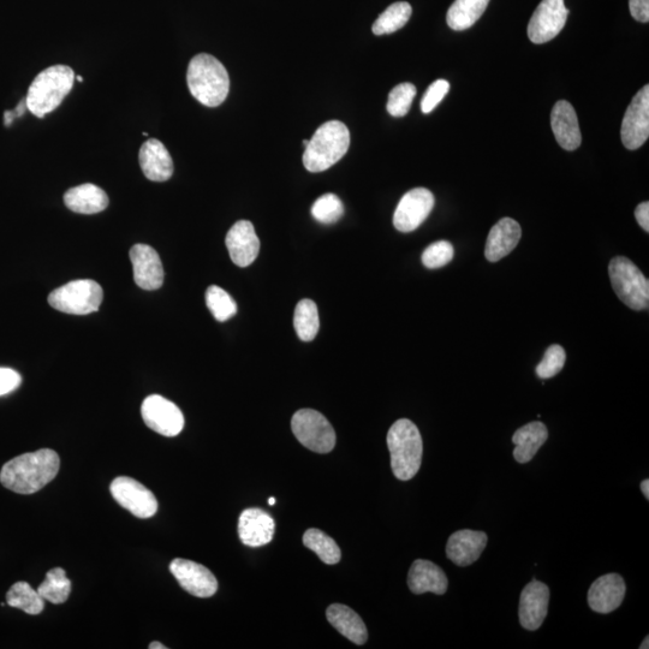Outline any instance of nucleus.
Returning <instances> with one entry per match:
<instances>
[{"mask_svg":"<svg viewBox=\"0 0 649 649\" xmlns=\"http://www.w3.org/2000/svg\"><path fill=\"white\" fill-rule=\"evenodd\" d=\"M59 467L61 460L56 451L41 449L29 452L4 464L0 482L15 493H37L56 478Z\"/></svg>","mask_w":649,"mask_h":649,"instance_id":"f257e3e1","label":"nucleus"},{"mask_svg":"<svg viewBox=\"0 0 649 649\" xmlns=\"http://www.w3.org/2000/svg\"><path fill=\"white\" fill-rule=\"evenodd\" d=\"M187 82L190 93L207 107L222 105L230 91L228 70L216 57L200 53L189 63Z\"/></svg>","mask_w":649,"mask_h":649,"instance_id":"f03ea898","label":"nucleus"},{"mask_svg":"<svg viewBox=\"0 0 649 649\" xmlns=\"http://www.w3.org/2000/svg\"><path fill=\"white\" fill-rule=\"evenodd\" d=\"M387 446L396 478L402 481L413 479L421 468L424 452L419 428L408 419L396 421L387 433Z\"/></svg>","mask_w":649,"mask_h":649,"instance_id":"7ed1b4c3","label":"nucleus"},{"mask_svg":"<svg viewBox=\"0 0 649 649\" xmlns=\"http://www.w3.org/2000/svg\"><path fill=\"white\" fill-rule=\"evenodd\" d=\"M75 73L67 65H55L35 77L26 97L28 110L44 118L55 111L74 87Z\"/></svg>","mask_w":649,"mask_h":649,"instance_id":"20e7f679","label":"nucleus"},{"mask_svg":"<svg viewBox=\"0 0 649 649\" xmlns=\"http://www.w3.org/2000/svg\"><path fill=\"white\" fill-rule=\"evenodd\" d=\"M349 146L347 125L339 121L326 122L309 140L303 153V165L309 172L329 170L347 154Z\"/></svg>","mask_w":649,"mask_h":649,"instance_id":"39448f33","label":"nucleus"},{"mask_svg":"<svg viewBox=\"0 0 649 649\" xmlns=\"http://www.w3.org/2000/svg\"><path fill=\"white\" fill-rule=\"evenodd\" d=\"M613 291L625 306L633 311H643L649 305V281L633 261L616 256L609 265Z\"/></svg>","mask_w":649,"mask_h":649,"instance_id":"423d86ee","label":"nucleus"},{"mask_svg":"<svg viewBox=\"0 0 649 649\" xmlns=\"http://www.w3.org/2000/svg\"><path fill=\"white\" fill-rule=\"evenodd\" d=\"M104 293L97 282L91 279H81L63 285L52 291L49 303L59 312L87 315L98 312L103 302Z\"/></svg>","mask_w":649,"mask_h":649,"instance_id":"0eeeda50","label":"nucleus"},{"mask_svg":"<svg viewBox=\"0 0 649 649\" xmlns=\"http://www.w3.org/2000/svg\"><path fill=\"white\" fill-rule=\"evenodd\" d=\"M294 436L307 449L317 454H329L336 446V432L323 414L313 409H301L291 420Z\"/></svg>","mask_w":649,"mask_h":649,"instance_id":"6e6552de","label":"nucleus"},{"mask_svg":"<svg viewBox=\"0 0 649 649\" xmlns=\"http://www.w3.org/2000/svg\"><path fill=\"white\" fill-rule=\"evenodd\" d=\"M568 15L564 0H543L529 21V40L537 45L549 43L562 32Z\"/></svg>","mask_w":649,"mask_h":649,"instance_id":"1a4fd4ad","label":"nucleus"},{"mask_svg":"<svg viewBox=\"0 0 649 649\" xmlns=\"http://www.w3.org/2000/svg\"><path fill=\"white\" fill-rule=\"evenodd\" d=\"M110 491L116 502L136 517L151 518L157 514L156 496L139 481L121 476L112 481Z\"/></svg>","mask_w":649,"mask_h":649,"instance_id":"9d476101","label":"nucleus"},{"mask_svg":"<svg viewBox=\"0 0 649 649\" xmlns=\"http://www.w3.org/2000/svg\"><path fill=\"white\" fill-rule=\"evenodd\" d=\"M142 419L152 431L164 437H176L184 427L181 409L159 395L147 397L141 408Z\"/></svg>","mask_w":649,"mask_h":649,"instance_id":"9b49d317","label":"nucleus"},{"mask_svg":"<svg viewBox=\"0 0 649 649\" xmlns=\"http://www.w3.org/2000/svg\"><path fill=\"white\" fill-rule=\"evenodd\" d=\"M649 136V86L635 95L623 118L621 138L625 148L635 151Z\"/></svg>","mask_w":649,"mask_h":649,"instance_id":"f8f14e48","label":"nucleus"},{"mask_svg":"<svg viewBox=\"0 0 649 649\" xmlns=\"http://www.w3.org/2000/svg\"><path fill=\"white\" fill-rule=\"evenodd\" d=\"M436 200L430 190L415 188L403 196L394 214V225L398 231L412 232L430 216Z\"/></svg>","mask_w":649,"mask_h":649,"instance_id":"ddd939ff","label":"nucleus"},{"mask_svg":"<svg viewBox=\"0 0 649 649\" xmlns=\"http://www.w3.org/2000/svg\"><path fill=\"white\" fill-rule=\"evenodd\" d=\"M171 574L184 591L198 598H211L218 591V581L204 565L176 558L170 564Z\"/></svg>","mask_w":649,"mask_h":649,"instance_id":"4468645a","label":"nucleus"},{"mask_svg":"<svg viewBox=\"0 0 649 649\" xmlns=\"http://www.w3.org/2000/svg\"><path fill=\"white\" fill-rule=\"evenodd\" d=\"M550 589L545 583L533 580L523 589L518 616L523 628L538 630L549 612Z\"/></svg>","mask_w":649,"mask_h":649,"instance_id":"2eb2a0df","label":"nucleus"},{"mask_svg":"<svg viewBox=\"0 0 649 649\" xmlns=\"http://www.w3.org/2000/svg\"><path fill=\"white\" fill-rule=\"evenodd\" d=\"M130 260L134 267V279L144 290H157L164 283V269L159 254L147 244H135L130 249Z\"/></svg>","mask_w":649,"mask_h":649,"instance_id":"dca6fc26","label":"nucleus"},{"mask_svg":"<svg viewBox=\"0 0 649 649\" xmlns=\"http://www.w3.org/2000/svg\"><path fill=\"white\" fill-rule=\"evenodd\" d=\"M232 263L238 267H248L258 258L260 240L254 225L248 220L237 222L225 238Z\"/></svg>","mask_w":649,"mask_h":649,"instance_id":"f3484780","label":"nucleus"},{"mask_svg":"<svg viewBox=\"0 0 649 649\" xmlns=\"http://www.w3.org/2000/svg\"><path fill=\"white\" fill-rule=\"evenodd\" d=\"M276 523L269 512L261 509L244 510L238 521V535L242 543L249 547L270 544L275 534Z\"/></svg>","mask_w":649,"mask_h":649,"instance_id":"a211bd4d","label":"nucleus"},{"mask_svg":"<svg viewBox=\"0 0 649 649\" xmlns=\"http://www.w3.org/2000/svg\"><path fill=\"white\" fill-rule=\"evenodd\" d=\"M625 592V582L623 577L618 574H607L599 577L593 583L588 592L589 607L595 612L611 613L622 605Z\"/></svg>","mask_w":649,"mask_h":649,"instance_id":"6ab92c4d","label":"nucleus"},{"mask_svg":"<svg viewBox=\"0 0 649 649\" xmlns=\"http://www.w3.org/2000/svg\"><path fill=\"white\" fill-rule=\"evenodd\" d=\"M552 132L565 151H575L581 146L582 136L576 111L568 101L559 100L551 113Z\"/></svg>","mask_w":649,"mask_h":649,"instance_id":"aec40b11","label":"nucleus"},{"mask_svg":"<svg viewBox=\"0 0 649 649\" xmlns=\"http://www.w3.org/2000/svg\"><path fill=\"white\" fill-rule=\"evenodd\" d=\"M487 541L488 537L484 532L462 529L449 538L446 555L458 567H468L478 561L481 553L485 550Z\"/></svg>","mask_w":649,"mask_h":649,"instance_id":"412c9836","label":"nucleus"},{"mask_svg":"<svg viewBox=\"0 0 649 649\" xmlns=\"http://www.w3.org/2000/svg\"><path fill=\"white\" fill-rule=\"evenodd\" d=\"M521 237V225L515 219H500L488 234L485 248L486 259L491 263L502 260L517 247Z\"/></svg>","mask_w":649,"mask_h":649,"instance_id":"4be33fe9","label":"nucleus"},{"mask_svg":"<svg viewBox=\"0 0 649 649\" xmlns=\"http://www.w3.org/2000/svg\"><path fill=\"white\" fill-rule=\"evenodd\" d=\"M139 160L142 171L153 182L169 181L174 175V162L166 147L157 139H150L140 148Z\"/></svg>","mask_w":649,"mask_h":649,"instance_id":"5701e85b","label":"nucleus"},{"mask_svg":"<svg viewBox=\"0 0 649 649\" xmlns=\"http://www.w3.org/2000/svg\"><path fill=\"white\" fill-rule=\"evenodd\" d=\"M408 586L416 595L427 592L443 595L448 591L449 581L437 564L418 559L409 570Z\"/></svg>","mask_w":649,"mask_h":649,"instance_id":"b1692460","label":"nucleus"},{"mask_svg":"<svg viewBox=\"0 0 649 649\" xmlns=\"http://www.w3.org/2000/svg\"><path fill=\"white\" fill-rule=\"evenodd\" d=\"M327 619L335 628L355 645H365L368 631L361 617L350 607L342 604H333L326 611Z\"/></svg>","mask_w":649,"mask_h":649,"instance_id":"393cba45","label":"nucleus"},{"mask_svg":"<svg viewBox=\"0 0 649 649\" xmlns=\"http://www.w3.org/2000/svg\"><path fill=\"white\" fill-rule=\"evenodd\" d=\"M64 202L70 211L81 214L100 213L109 206V198L104 190L91 183L69 189L64 195Z\"/></svg>","mask_w":649,"mask_h":649,"instance_id":"a878e982","label":"nucleus"},{"mask_svg":"<svg viewBox=\"0 0 649 649\" xmlns=\"http://www.w3.org/2000/svg\"><path fill=\"white\" fill-rule=\"evenodd\" d=\"M547 439H549V431L543 422L534 421L521 427L512 437V443L516 446L515 460L518 463L531 462Z\"/></svg>","mask_w":649,"mask_h":649,"instance_id":"bb28decb","label":"nucleus"},{"mask_svg":"<svg viewBox=\"0 0 649 649\" xmlns=\"http://www.w3.org/2000/svg\"><path fill=\"white\" fill-rule=\"evenodd\" d=\"M488 3L490 0H455L446 15V22L454 31H466L484 15Z\"/></svg>","mask_w":649,"mask_h":649,"instance_id":"cd10ccee","label":"nucleus"},{"mask_svg":"<svg viewBox=\"0 0 649 649\" xmlns=\"http://www.w3.org/2000/svg\"><path fill=\"white\" fill-rule=\"evenodd\" d=\"M294 326L297 336L303 342H312L320 329L318 307L312 300L297 303L294 315Z\"/></svg>","mask_w":649,"mask_h":649,"instance_id":"c85d7f7f","label":"nucleus"},{"mask_svg":"<svg viewBox=\"0 0 649 649\" xmlns=\"http://www.w3.org/2000/svg\"><path fill=\"white\" fill-rule=\"evenodd\" d=\"M7 603L32 616L39 615L45 609V600L27 582H17L9 589Z\"/></svg>","mask_w":649,"mask_h":649,"instance_id":"c756f323","label":"nucleus"},{"mask_svg":"<svg viewBox=\"0 0 649 649\" xmlns=\"http://www.w3.org/2000/svg\"><path fill=\"white\" fill-rule=\"evenodd\" d=\"M412 14V5L407 2L391 4L374 22L372 31L375 35L392 34L400 31L407 25Z\"/></svg>","mask_w":649,"mask_h":649,"instance_id":"7c9ffc66","label":"nucleus"},{"mask_svg":"<svg viewBox=\"0 0 649 649\" xmlns=\"http://www.w3.org/2000/svg\"><path fill=\"white\" fill-rule=\"evenodd\" d=\"M303 544L307 549L317 553L325 564L333 565L341 561L342 553L336 541L320 529H308L303 535Z\"/></svg>","mask_w":649,"mask_h":649,"instance_id":"2f4dec72","label":"nucleus"},{"mask_svg":"<svg viewBox=\"0 0 649 649\" xmlns=\"http://www.w3.org/2000/svg\"><path fill=\"white\" fill-rule=\"evenodd\" d=\"M38 592L44 600L52 604H63L71 592V581L63 568H55L46 574V580L41 583Z\"/></svg>","mask_w":649,"mask_h":649,"instance_id":"473e14b6","label":"nucleus"},{"mask_svg":"<svg viewBox=\"0 0 649 649\" xmlns=\"http://www.w3.org/2000/svg\"><path fill=\"white\" fill-rule=\"evenodd\" d=\"M206 305L219 323H225V321L234 318L237 313L235 300L217 285H212L207 289Z\"/></svg>","mask_w":649,"mask_h":649,"instance_id":"72a5a7b5","label":"nucleus"},{"mask_svg":"<svg viewBox=\"0 0 649 649\" xmlns=\"http://www.w3.org/2000/svg\"><path fill=\"white\" fill-rule=\"evenodd\" d=\"M344 206L335 194H325L314 202L312 216L321 224H335L343 217Z\"/></svg>","mask_w":649,"mask_h":649,"instance_id":"f704fd0d","label":"nucleus"},{"mask_svg":"<svg viewBox=\"0 0 649 649\" xmlns=\"http://www.w3.org/2000/svg\"><path fill=\"white\" fill-rule=\"evenodd\" d=\"M416 95V87L412 83H401L389 94L387 100V112L394 117H404L412 107Z\"/></svg>","mask_w":649,"mask_h":649,"instance_id":"c9c22d12","label":"nucleus"},{"mask_svg":"<svg viewBox=\"0 0 649 649\" xmlns=\"http://www.w3.org/2000/svg\"><path fill=\"white\" fill-rule=\"evenodd\" d=\"M455 249L454 246L448 241H438L428 246L422 254V264L427 269H440L451 263L454 259Z\"/></svg>","mask_w":649,"mask_h":649,"instance_id":"e433bc0d","label":"nucleus"},{"mask_svg":"<svg viewBox=\"0 0 649 649\" xmlns=\"http://www.w3.org/2000/svg\"><path fill=\"white\" fill-rule=\"evenodd\" d=\"M565 360H567V355H565V350L561 345H551V347L546 350L544 359L541 360L537 366L538 377L541 379L556 377V375L562 371L565 365Z\"/></svg>","mask_w":649,"mask_h":649,"instance_id":"4c0bfd02","label":"nucleus"},{"mask_svg":"<svg viewBox=\"0 0 649 649\" xmlns=\"http://www.w3.org/2000/svg\"><path fill=\"white\" fill-rule=\"evenodd\" d=\"M450 91V83L446 80H437L428 87L424 98L421 101L422 112L431 113L436 107L442 103L445 95Z\"/></svg>","mask_w":649,"mask_h":649,"instance_id":"58836bf2","label":"nucleus"},{"mask_svg":"<svg viewBox=\"0 0 649 649\" xmlns=\"http://www.w3.org/2000/svg\"><path fill=\"white\" fill-rule=\"evenodd\" d=\"M21 383L22 377L14 369L0 367V396L11 394Z\"/></svg>","mask_w":649,"mask_h":649,"instance_id":"ea45409f","label":"nucleus"},{"mask_svg":"<svg viewBox=\"0 0 649 649\" xmlns=\"http://www.w3.org/2000/svg\"><path fill=\"white\" fill-rule=\"evenodd\" d=\"M629 9L636 21L641 23L649 21V0H629Z\"/></svg>","mask_w":649,"mask_h":649,"instance_id":"a19ab883","label":"nucleus"},{"mask_svg":"<svg viewBox=\"0 0 649 649\" xmlns=\"http://www.w3.org/2000/svg\"><path fill=\"white\" fill-rule=\"evenodd\" d=\"M635 218L637 223L643 230L649 232V202H642L635 210Z\"/></svg>","mask_w":649,"mask_h":649,"instance_id":"79ce46f5","label":"nucleus"},{"mask_svg":"<svg viewBox=\"0 0 649 649\" xmlns=\"http://www.w3.org/2000/svg\"><path fill=\"white\" fill-rule=\"evenodd\" d=\"M16 117V113L14 111H5L4 113V125L5 127H10L11 124L14 123Z\"/></svg>","mask_w":649,"mask_h":649,"instance_id":"37998d69","label":"nucleus"},{"mask_svg":"<svg viewBox=\"0 0 649 649\" xmlns=\"http://www.w3.org/2000/svg\"><path fill=\"white\" fill-rule=\"evenodd\" d=\"M26 110H28L27 106V101L26 99L21 100V103L17 105L16 109L14 112L16 113V117H21L25 115Z\"/></svg>","mask_w":649,"mask_h":649,"instance_id":"c03bdc74","label":"nucleus"},{"mask_svg":"<svg viewBox=\"0 0 649 649\" xmlns=\"http://www.w3.org/2000/svg\"><path fill=\"white\" fill-rule=\"evenodd\" d=\"M641 491L643 493V496L649 499V480H643L641 482Z\"/></svg>","mask_w":649,"mask_h":649,"instance_id":"a18cd8bd","label":"nucleus"},{"mask_svg":"<svg viewBox=\"0 0 649 649\" xmlns=\"http://www.w3.org/2000/svg\"><path fill=\"white\" fill-rule=\"evenodd\" d=\"M151 649H166L165 646L162 645L160 642H152L150 645Z\"/></svg>","mask_w":649,"mask_h":649,"instance_id":"49530a36","label":"nucleus"},{"mask_svg":"<svg viewBox=\"0 0 649 649\" xmlns=\"http://www.w3.org/2000/svg\"><path fill=\"white\" fill-rule=\"evenodd\" d=\"M648 641H649V637L647 636V637H646V640L643 641V643H642V645L640 646V648H641V649H648V648H649V646H648Z\"/></svg>","mask_w":649,"mask_h":649,"instance_id":"de8ad7c7","label":"nucleus"},{"mask_svg":"<svg viewBox=\"0 0 649 649\" xmlns=\"http://www.w3.org/2000/svg\"><path fill=\"white\" fill-rule=\"evenodd\" d=\"M269 504H270V505H275V504H276V499L273 498V497L270 498V499H269Z\"/></svg>","mask_w":649,"mask_h":649,"instance_id":"09e8293b","label":"nucleus"},{"mask_svg":"<svg viewBox=\"0 0 649 649\" xmlns=\"http://www.w3.org/2000/svg\"><path fill=\"white\" fill-rule=\"evenodd\" d=\"M75 79L79 82H83V77L82 76H75Z\"/></svg>","mask_w":649,"mask_h":649,"instance_id":"8fccbe9b","label":"nucleus"}]
</instances>
